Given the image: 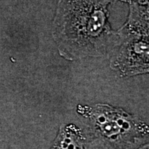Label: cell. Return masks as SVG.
<instances>
[{
  "instance_id": "obj_1",
  "label": "cell",
  "mask_w": 149,
  "mask_h": 149,
  "mask_svg": "<svg viewBox=\"0 0 149 149\" xmlns=\"http://www.w3.org/2000/svg\"><path fill=\"white\" fill-rule=\"evenodd\" d=\"M102 0H64L56 19V34L65 54H97L107 41L110 28Z\"/></svg>"
},
{
  "instance_id": "obj_2",
  "label": "cell",
  "mask_w": 149,
  "mask_h": 149,
  "mask_svg": "<svg viewBox=\"0 0 149 149\" xmlns=\"http://www.w3.org/2000/svg\"><path fill=\"white\" fill-rule=\"evenodd\" d=\"M141 35L124 43L114 61V66L124 74H135L142 70L141 67L144 70L148 67V35L141 38Z\"/></svg>"
}]
</instances>
